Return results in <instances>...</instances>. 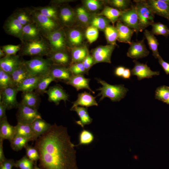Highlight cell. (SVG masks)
<instances>
[{
    "label": "cell",
    "mask_w": 169,
    "mask_h": 169,
    "mask_svg": "<svg viewBox=\"0 0 169 169\" xmlns=\"http://www.w3.org/2000/svg\"><path fill=\"white\" fill-rule=\"evenodd\" d=\"M35 147L44 169H78L76 151L67 128L56 123L36 140Z\"/></svg>",
    "instance_id": "6da1fadb"
},
{
    "label": "cell",
    "mask_w": 169,
    "mask_h": 169,
    "mask_svg": "<svg viewBox=\"0 0 169 169\" xmlns=\"http://www.w3.org/2000/svg\"><path fill=\"white\" fill-rule=\"evenodd\" d=\"M96 79L102 86L96 89L100 91L97 96H101L100 101L107 97L112 102L119 101L125 97L128 91V89L123 84L111 85L100 79Z\"/></svg>",
    "instance_id": "7a4b0ae2"
},
{
    "label": "cell",
    "mask_w": 169,
    "mask_h": 169,
    "mask_svg": "<svg viewBox=\"0 0 169 169\" xmlns=\"http://www.w3.org/2000/svg\"><path fill=\"white\" fill-rule=\"evenodd\" d=\"M23 44L20 50L23 55L40 57L48 56L51 52L48 42L43 37Z\"/></svg>",
    "instance_id": "3957f363"
},
{
    "label": "cell",
    "mask_w": 169,
    "mask_h": 169,
    "mask_svg": "<svg viewBox=\"0 0 169 169\" xmlns=\"http://www.w3.org/2000/svg\"><path fill=\"white\" fill-rule=\"evenodd\" d=\"M24 63L31 74L34 76H44L49 74L53 65L49 59L38 56L24 61Z\"/></svg>",
    "instance_id": "277c9868"
},
{
    "label": "cell",
    "mask_w": 169,
    "mask_h": 169,
    "mask_svg": "<svg viewBox=\"0 0 169 169\" xmlns=\"http://www.w3.org/2000/svg\"><path fill=\"white\" fill-rule=\"evenodd\" d=\"M140 32L154 22V14L148 7L146 0H134Z\"/></svg>",
    "instance_id": "5b68a950"
},
{
    "label": "cell",
    "mask_w": 169,
    "mask_h": 169,
    "mask_svg": "<svg viewBox=\"0 0 169 169\" xmlns=\"http://www.w3.org/2000/svg\"><path fill=\"white\" fill-rule=\"evenodd\" d=\"M31 13L34 23L44 38L49 34L58 29L56 20L44 15L33 8L31 9Z\"/></svg>",
    "instance_id": "8992f818"
},
{
    "label": "cell",
    "mask_w": 169,
    "mask_h": 169,
    "mask_svg": "<svg viewBox=\"0 0 169 169\" xmlns=\"http://www.w3.org/2000/svg\"><path fill=\"white\" fill-rule=\"evenodd\" d=\"M17 113L18 122L31 124L35 120L42 119L40 114L35 109L21 103L19 104Z\"/></svg>",
    "instance_id": "52a82bcc"
},
{
    "label": "cell",
    "mask_w": 169,
    "mask_h": 169,
    "mask_svg": "<svg viewBox=\"0 0 169 169\" xmlns=\"http://www.w3.org/2000/svg\"><path fill=\"white\" fill-rule=\"evenodd\" d=\"M49 44L51 52L64 50L66 39L63 31L58 29L48 34L45 37Z\"/></svg>",
    "instance_id": "ba28073f"
},
{
    "label": "cell",
    "mask_w": 169,
    "mask_h": 169,
    "mask_svg": "<svg viewBox=\"0 0 169 169\" xmlns=\"http://www.w3.org/2000/svg\"><path fill=\"white\" fill-rule=\"evenodd\" d=\"M18 92L16 87H8L0 90V101L6 106L7 110L17 108L19 104L17 99Z\"/></svg>",
    "instance_id": "9c48e42d"
},
{
    "label": "cell",
    "mask_w": 169,
    "mask_h": 169,
    "mask_svg": "<svg viewBox=\"0 0 169 169\" xmlns=\"http://www.w3.org/2000/svg\"><path fill=\"white\" fill-rule=\"evenodd\" d=\"M120 19L124 24L134 30L136 34L140 32L138 15L135 6L132 5L129 9L124 11Z\"/></svg>",
    "instance_id": "30bf717a"
},
{
    "label": "cell",
    "mask_w": 169,
    "mask_h": 169,
    "mask_svg": "<svg viewBox=\"0 0 169 169\" xmlns=\"http://www.w3.org/2000/svg\"><path fill=\"white\" fill-rule=\"evenodd\" d=\"M23 26L12 14L6 20L3 29L6 33L22 40Z\"/></svg>",
    "instance_id": "8fae6325"
},
{
    "label": "cell",
    "mask_w": 169,
    "mask_h": 169,
    "mask_svg": "<svg viewBox=\"0 0 169 169\" xmlns=\"http://www.w3.org/2000/svg\"><path fill=\"white\" fill-rule=\"evenodd\" d=\"M115 47V45L110 44L99 46L95 49L92 53L94 64L100 62L110 63L111 55Z\"/></svg>",
    "instance_id": "7c38bea8"
},
{
    "label": "cell",
    "mask_w": 169,
    "mask_h": 169,
    "mask_svg": "<svg viewBox=\"0 0 169 169\" xmlns=\"http://www.w3.org/2000/svg\"><path fill=\"white\" fill-rule=\"evenodd\" d=\"M144 39L131 42L127 53L128 57L132 59H138L146 57L149 55V51L145 44Z\"/></svg>",
    "instance_id": "4fadbf2b"
},
{
    "label": "cell",
    "mask_w": 169,
    "mask_h": 169,
    "mask_svg": "<svg viewBox=\"0 0 169 169\" xmlns=\"http://www.w3.org/2000/svg\"><path fill=\"white\" fill-rule=\"evenodd\" d=\"M133 62L135 66L131 70V73L133 75L136 76L139 80L151 78L153 76L160 74L159 71L151 70L146 64L140 63L135 59Z\"/></svg>",
    "instance_id": "5bb4252c"
},
{
    "label": "cell",
    "mask_w": 169,
    "mask_h": 169,
    "mask_svg": "<svg viewBox=\"0 0 169 169\" xmlns=\"http://www.w3.org/2000/svg\"><path fill=\"white\" fill-rule=\"evenodd\" d=\"M45 93L48 95L49 101L54 103L56 105H59L61 100L65 102L68 100L69 95L59 85L50 87Z\"/></svg>",
    "instance_id": "9a60e30c"
},
{
    "label": "cell",
    "mask_w": 169,
    "mask_h": 169,
    "mask_svg": "<svg viewBox=\"0 0 169 169\" xmlns=\"http://www.w3.org/2000/svg\"><path fill=\"white\" fill-rule=\"evenodd\" d=\"M23 61L18 55H6L0 59V69L10 74Z\"/></svg>",
    "instance_id": "2e32d148"
},
{
    "label": "cell",
    "mask_w": 169,
    "mask_h": 169,
    "mask_svg": "<svg viewBox=\"0 0 169 169\" xmlns=\"http://www.w3.org/2000/svg\"><path fill=\"white\" fill-rule=\"evenodd\" d=\"M43 36L39 29L34 23L23 26L22 30V43H24L38 39Z\"/></svg>",
    "instance_id": "e0dca14e"
},
{
    "label": "cell",
    "mask_w": 169,
    "mask_h": 169,
    "mask_svg": "<svg viewBox=\"0 0 169 169\" xmlns=\"http://www.w3.org/2000/svg\"><path fill=\"white\" fill-rule=\"evenodd\" d=\"M149 8L154 14L166 19L169 21V6L161 0H146Z\"/></svg>",
    "instance_id": "ac0fdd59"
},
{
    "label": "cell",
    "mask_w": 169,
    "mask_h": 169,
    "mask_svg": "<svg viewBox=\"0 0 169 169\" xmlns=\"http://www.w3.org/2000/svg\"><path fill=\"white\" fill-rule=\"evenodd\" d=\"M90 79L85 78L83 75H73L66 83L75 88L77 91L86 89L93 94L95 92L90 87L89 83Z\"/></svg>",
    "instance_id": "d6986e66"
},
{
    "label": "cell",
    "mask_w": 169,
    "mask_h": 169,
    "mask_svg": "<svg viewBox=\"0 0 169 169\" xmlns=\"http://www.w3.org/2000/svg\"><path fill=\"white\" fill-rule=\"evenodd\" d=\"M10 75L16 88L25 79L32 75L26 66L24 61L22 62Z\"/></svg>",
    "instance_id": "ffe728a7"
},
{
    "label": "cell",
    "mask_w": 169,
    "mask_h": 169,
    "mask_svg": "<svg viewBox=\"0 0 169 169\" xmlns=\"http://www.w3.org/2000/svg\"><path fill=\"white\" fill-rule=\"evenodd\" d=\"M95 98L96 97L85 91L79 93L77 100L73 103L71 108L78 106L86 108L93 106H97L98 104Z\"/></svg>",
    "instance_id": "44dd1931"
},
{
    "label": "cell",
    "mask_w": 169,
    "mask_h": 169,
    "mask_svg": "<svg viewBox=\"0 0 169 169\" xmlns=\"http://www.w3.org/2000/svg\"><path fill=\"white\" fill-rule=\"evenodd\" d=\"M49 74L55 79L67 82L72 75L68 68L64 66L52 65Z\"/></svg>",
    "instance_id": "7402d4cb"
},
{
    "label": "cell",
    "mask_w": 169,
    "mask_h": 169,
    "mask_svg": "<svg viewBox=\"0 0 169 169\" xmlns=\"http://www.w3.org/2000/svg\"><path fill=\"white\" fill-rule=\"evenodd\" d=\"M116 28L118 32V40L121 42L128 44L131 43V39L135 31L120 22L116 24Z\"/></svg>",
    "instance_id": "603a6c76"
},
{
    "label": "cell",
    "mask_w": 169,
    "mask_h": 169,
    "mask_svg": "<svg viewBox=\"0 0 169 169\" xmlns=\"http://www.w3.org/2000/svg\"><path fill=\"white\" fill-rule=\"evenodd\" d=\"M44 76L31 75L27 77L17 87V90L22 92L33 91Z\"/></svg>",
    "instance_id": "cb8c5ba5"
},
{
    "label": "cell",
    "mask_w": 169,
    "mask_h": 169,
    "mask_svg": "<svg viewBox=\"0 0 169 169\" xmlns=\"http://www.w3.org/2000/svg\"><path fill=\"white\" fill-rule=\"evenodd\" d=\"M48 56L53 65L65 67L70 63V57L64 50L51 52Z\"/></svg>",
    "instance_id": "d4e9b609"
},
{
    "label": "cell",
    "mask_w": 169,
    "mask_h": 169,
    "mask_svg": "<svg viewBox=\"0 0 169 169\" xmlns=\"http://www.w3.org/2000/svg\"><path fill=\"white\" fill-rule=\"evenodd\" d=\"M70 110L74 111L77 113L79 120L75 122L81 127L84 128L85 125H89L92 122L93 119L89 115L87 108L78 106L71 108Z\"/></svg>",
    "instance_id": "484cf974"
},
{
    "label": "cell",
    "mask_w": 169,
    "mask_h": 169,
    "mask_svg": "<svg viewBox=\"0 0 169 169\" xmlns=\"http://www.w3.org/2000/svg\"><path fill=\"white\" fill-rule=\"evenodd\" d=\"M14 127L15 136L26 137L29 139L31 141L36 140L38 138L34 134L31 124L18 122Z\"/></svg>",
    "instance_id": "4316f807"
},
{
    "label": "cell",
    "mask_w": 169,
    "mask_h": 169,
    "mask_svg": "<svg viewBox=\"0 0 169 169\" xmlns=\"http://www.w3.org/2000/svg\"><path fill=\"white\" fill-rule=\"evenodd\" d=\"M15 135V127L9 123L7 118L0 120V138L10 141Z\"/></svg>",
    "instance_id": "83f0119b"
},
{
    "label": "cell",
    "mask_w": 169,
    "mask_h": 169,
    "mask_svg": "<svg viewBox=\"0 0 169 169\" xmlns=\"http://www.w3.org/2000/svg\"><path fill=\"white\" fill-rule=\"evenodd\" d=\"M22 104L32 108L38 109L40 103L39 95L35 92H23L22 95Z\"/></svg>",
    "instance_id": "f1b7e54d"
},
{
    "label": "cell",
    "mask_w": 169,
    "mask_h": 169,
    "mask_svg": "<svg viewBox=\"0 0 169 169\" xmlns=\"http://www.w3.org/2000/svg\"><path fill=\"white\" fill-rule=\"evenodd\" d=\"M13 14L23 26L34 23L31 9L25 8L18 9L14 11Z\"/></svg>",
    "instance_id": "f546056e"
},
{
    "label": "cell",
    "mask_w": 169,
    "mask_h": 169,
    "mask_svg": "<svg viewBox=\"0 0 169 169\" xmlns=\"http://www.w3.org/2000/svg\"><path fill=\"white\" fill-rule=\"evenodd\" d=\"M31 125L34 134L38 138L48 131L51 125L42 119H36Z\"/></svg>",
    "instance_id": "4dcf8cb0"
},
{
    "label": "cell",
    "mask_w": 169,
    "mask_h": 169,
    "mask_svg": "<svg viewBox=\"0 0 169 169\" xmlns=\"http://www.w3.org/2000/svg\"><path fill=\"white\" fill-rule=\"evenodd\" d=\"M144 34L147 39L149 48L152 52L153 56L155 58L157 59L160 55L158 52L159 43L157 39L151 32L147 29L145 30Z\"/></svg>",
    "instance_id": "1f68e13d"
},
{
    "label": "cell",
    "mask_w": 169,
    "mask_h": 169,
    "mask_svg": "<svg viewBox=\"0 0 169 169\" xmlns=\"http://www.w3.org/2000/svg\"><path fill=\"white\" fill-rule=\"evenodd\" d=\"M123 11L107 6L105 8L100 14L104 16L114 23L120 18Z\"/></svg>",
    "instance_id": "d6a6232c"
},
{
    "label": "cell",
    "mask_w": 169,
    "mask_h": 169,
    "mask_svg": "<svg viewBox=\"0 0 169 169\" xmlns=\"http://www.w3.org/2000/svg\"><path fill=\"white\" fill-rule=\"evenodd\" d=\"M56 79L49 74L44 76L39 81L35 92L39 95L45 93L46 89L49 84L53 81H56Z\"/></svg>",
    "instance_id": "836d02e7"
},
{
    "label": "cell",
    "mask_w": 169,
    "mask_h": 169,
    "mask_svg": "<svg viewBox=\"0 0 169 169\" xmlns=\"http://www.w3.org/2000/svg\"><path fill=\"white\" fill-rule=\"evenodd\" d=\"M31 141L27 138L24 137L15 136L13 139L10 141L11 148L14 151H18L21 150L28 145V142Z\"/></svg>",
    "instance_id": "e575fe53"
},
{
    "label": "cell",
    "mask_w": 169,
    "mask_h": 169,
    "mask_svg": "<svg viewBox=\"0 0 169 169\" xmlns=\"http://www.w3.org/2000/svg\"><path fill=\"white\" fill-rule=\"evenodd\" d=\"M94 136L90 131L85 129L81 131L79 136V144L76 146L79 145H88L91 144L94 141Z\"/></svg>",
    "instance_id": "d590c367"
},
{
    "label": "cell",
    "mask_w": 169,
    "mask_h": 169,
    "mask_svg": "<svg viewBox=\"0 0 169 169\" xmlns=\"http://www.w3.org/2000/svg\"><path fill=\"white\" fill-rule=\"evenodd\" d=\"M88 55L86 49L84 47L74 49L71 53L72 64L82 62Z\"/></svg>",
    "instance_id": "8d00e7d4"
},
{
    "label": "cell",
    "mask_w": 169,
    "mask_h": 169,
    "mask_svg": "<svg viewBox=\"0 0 169 169\" xmlns=\"http://www.w3.org/2000/svg\"><path fill=\"white\" fill-rule=\"evenodd\" d=\"M33 8L42 14L56 20L58 17L57 12L54 6H48L43 7H33Z\"/></svg>",
    "instance_id": "74e56055"
},
{
    "label": "cell",
    "mask_w": 169,
    "mask_h": 169,
    "mask_svg": "<svg viewBox=\"0 0 169 169\" xmlns=\"http://www.w3.org/2000/svg\"><path fill=\"white\" fill-rule=\"evenodd\" d=\"M10 87H16L11 75L0 69V90Z\"/></svg>",
    "instance_id": "f35d334b"
},
{
    "label": "cell",
    "mask_w": 169,
    "mask_h": 169,
    "mask_svg": "<svg viewBox=\"0 0 169 169\" xmlns=\"http://www.w3.org/2000/svg\"><path fill=\"white\" fill-rule=\"evenodd\" d=\"M151 26V32L154 35H161L165 37L169 36V29L167 26L160 22L154 23Z\"/></svg>",
    "instance_id": "ab89813d"
},
{
    "label": "cell",
    "mask_w": 169,
    "mask_h": 169,
    "mask_svg": "<svg viewBox=\"0 0 169 169\" xmlns=\"http://www.w3.org/2000/svg\"><path fill=\"white\" fill-rule=\"evenodd\" d=\"M105 33L107 42L110 44L115 45L118 36L116 28L108 25L105 29Z\"/></svg>",
    "instance_id": "60d3db41"
},
{
    "label": "cell",
    "mask_w": 169,
    "mask_h": 169,
    "mask_svg": "<svg viewBox=\"0 0 169 169\" xmlns=\"http://www.w3.org/2000/svg\"><path fill=\"white\" fill-rule=\"evenodd\" d=\"M59 17L61 21L64 24H68L71 22L73 20V13L69 8L64 7L60 9Z\"/></svg>",
    "instance_id": "b9f144b4"
},
{
    "label": "cell",
    "mask_w": 169,
    "mask_h": 169,
    "mask_svg": "<svg viewBox=\"0 0 169 169\" xmlns=\"http://www.w3.org/2000/svg\"><path fill=\"white\" fill-rule=\"evenodd\" d=\"M155 98L166 103L169 98V86L163 85L157 88L155 91Z\"/></svg>",
    "instance_id": "7bdbcfd3"
},
{
    "label": "cell",
    "mask_w": 169,
    "mask_h": 169,
    "mask_svg": "<svg viewBox=\"0 0 169 169\" xmlns=\"http://www.w3.org/2000/svg\"><path fill=\"white\" fill-rule=\"evenodd\" d=\"M68 37L69 42L71 44L74 45L80 44L83 40L81 33L76 29L70 30L68 33Z\"/></svg>",
    "instance_id": "ee69618b"
},
{
    "label": "cell",
    "mask_w": 169,
    "mask_h": 169,
    "mask_svg": "<svg viewBox=\"0 0 169 169\" xmlns=\"http://www.w3.org/2000/svg\"><path fill=\"white\" fill-rule=\"evenodd\" d=\"M99 35L98 29L92 26L89 27L85 32V36L88 41L92 43L97 39Z\"/></svg>",
    "instance_id": "f6af8a7d"
},
{
    "label": "cell",
    "mask_w": 169,
    "mask_h": 169,
    "mask_svg": "<svg viewBox=\"0 0 169 169\" xmlns=\"http://www.w3.org/2000/svg\"><path fill=\"white\" fill-rule=\"evenodd\" d=\"M73 75H83L87 72L82 62L71 64L68 68Z\"/></svg>",
    "instance_id": "bcb514c9"
},
{
    "label": "cell",
    "mask_w": 169,
    "mask_h": 169,
    "mask_svg": "<svg viewBox=\"0 0 169 169\" xmlns=\"http://www.w3.org/2000/svg\"><path fill=\"white\" fill-rule=\"evenodd\" d=\"M33 161L24 156L16 161L15 166L20 169H33Z\"/></svg>",
    "instance_id": "7dc6e473"
},
{
    "label": "cell",
    "mask_w": 169,
    "mask_h": 169,
    "mask_svg": "<svg viewBox=\"0 0 169 169\" xmlns=\"http://www.w3.org/2000/svg\"><path fill=\"white\" fill-rule=\"evenodd\" d=\"M108 21L106 19L101 17H96L93 18L91 22L92 26L98 29H105L108 26Z\"/></svg>",
    "instance_id": "c3c4849f"
},
{
    "label": "cell",
    "mask_w": 169,
    "mask_h": 169,
    "mask_svg": "<svg viewBox=\"0 0 169 169\" xmlns=\"http://www.w3.org/2000/svg\"><path fill=\"white\" fill-rule=\"evenodd\" d=\"M21 48V45L20 44H8L2 46L1 49L6 55H16V53L20 50Z\"/></svg>",
    "instance_id": "681fc988"
},
{
    "label": "cell",
    "mask_w": 169,
    "mask_h": 169,
    "mask_svg": "<svg viewBox=\"0 0 169 169\" xmlns=\"http://www.w3.org/2000/svg\"><path fill=\"white\" fill-rule=\"evenodd\" d=\"M27 156L33 161H36L39 159V154L37 150L35 147L28 145L25 147Z\"/></svg>",
    "instance_id": "f907efd6"
},
{
    "label": "cell",
    "mask_w": 169,
    "mask_h": 169,
    "mask_svg": "<svg viewBox=\"0 0 169 169\" xmlns=\"http://www.w3.org/2000/svg\"><path fill=\"white\" fill-rule=\"evenodd\" d=\"M110 3L114 7L126 11L130 8L129 6H131V0H113L110 1Z\"/></svg>",
    "instance_id": "816d5d0a"
},
{
    "label": "cell",
    "mask_w": 169,
    "mask_h": 169,
    "mask_svg": "<svg viewBox=\"0 0 169 169\" xmlns=\"http://www.w3.org/2000/svg\"><path fill=\"white\" fill-rule=\"evenodd\" d=\"M76 12L79 19L83 23H87L89 20V15L84 8L79 7L76 10Z\"/></svg>",
    "instance_id": "f5cc1de1"
},
{
    "label": "cell",
    "mask_w": 169,
    "mask_h": 169,
    "mask_svg": "<svg viewBox=\"0 0 169 169\" xmlns=\"http://www.w3.org/2000/svg\"><path fill=\"white\" fill-rule=\"evenodd\" d=\"M85 4L87 8L92 11L97 10L100 6L99 2L96 0H87L85 2Z\"/></svg>",
    "instance_id": "db71d44e"
},
{
    "label": "cell",
    "mask_w": 169,
    "mask_h": 169,
    "mask_svg": "<svg viewBox=\"0 0 169 169\" xmlns=\"http://www.w3.org/2000/svg\"><path fill=\"white\" fill-rule=\"evenodd\" d=\"M15 166V163L13 159H6L0 163V169H12Z\"/></svg>",
    "instance_id": "11a10c76"
},
{
    "label": "cell",
    "mask_w": 169,
    "mask_h": 169,
    "mask_svg": "<svg viewBox=\"0 0 169 169\" xmlns=\"http://www.w3.org/2000/svg\"><path fill=\"white\" fill-rule=\"evenodd\" d=\"M87 72L88 70L94 64V60L92 56L88 55L82 62Z\"/></svg>",
    "instance_id": "9f6ffc18"
},
{
    "label": "cell",
    "mask_w": 169,
    "mask_h": 169,
    "mask_svg": "<svg viewBox=\"0 0 169 169\" xmlns=\"http://www.w3.org/2000/svg\"><path fill=\"white\" fill-rule=\"evenodd\" d=\"M158 62L166 74H169V63L164 61L159 55L157 58Z\"/></svg>",
    "instance_id": "6f0895ef"
},
{
    "label": "cell",
    "mask_w": 169,
    "mask_h": 169,
    "mask_svg": "<svg viewBox=\"0 0 169 169\" xmlns=\"http://www.w3.org/2000/svg\"><path fill=\"white\" fill-rule=\"evenodd\" d=\"M7 110L6 105L0 101V120L7 118L6 113Z\"/></svg>",
    "instance_id": "680465c9"
},
{
    "label": "cell",
    "mask_w": 169,
    "mask_h": 169,
    "mask_svg": "<svg viewBox=\"0 0 169 169\" xmlns=\"http://www.w3.org/2000/svg\"><path fill=\"white\" fill-rule=\"evenodd\" d=\"M3 140L0 138V163L4 161L6 159L4 156L3 150Z\"/></svg>",
    "instance_id": "91938a15"
},
{
    "label": "cell",
    "mask_w": 169,
    "mask_h": 169,
    "mask_svg": "<svg viewBox=\"0 0 169 169\" xmlns=\"http://www.w3.org/2000/svg\"><path fill=\"white\" fill-rule=\"evenodd\" d=\"M125 69V68L122 66L117 67L115 71V74L118 77H122Z\"/></svg>",
    "instance_id": "94428289"
},
{
    "label": "cell",
    "mask_w": 169,
    "mask_h": 169,
    "mask_svg": "<svg viewBox=\"0 0 169 169\" xmlns=\"http://www.w3.org/2000/svg\"><path fill=\"white\" fill-rule=\"evenodd\" d=\"M131 71L128 68L125 69L122 77L125 79H129L131 76Z\"/></svg>",
    "instance_id": "6125c7cd"
},
{
    "label": "cell",
    "mask_w": 169,
    "mask_h": 169,
    "mask_svg": "<svg viewBox=\"0 0 169 169\" xmlns=\"http://www.w3.org/2000/svg\"><path fill=\"white\" fill-rule=\"evenodd\" d=\"M6 54L0 48V59L3 58L6 56Z\"/></svg>",
    "instance_id": "be15d7a7"
},
{
    "label": "cell",
    "mask_w": 169,
    "mask_h": 169,
    "mask_svg": "<svg viewBox=\"0 0 169 169\" xmlns=\"http://www.w3.org/2000/svg\"><path fill=\"white\" fill-rule=\"evenodd\" d=\"M161 1L164 2L169 6V0H161Z\"/></svg>",
    "instance_id": "e7e4bbea"
},
{
    "label": "cell",
    "mask_w": 169,
    "mask_h": 169,
    "mask_svg": "<svg viewBox=\"0 0 169 169\" xmlns=\"http://www.w3.org/2000/svg\"><path fill=\"white\" fill-rule=\"evenodd\" d=\"M166 104L169 105V98L166 102Z\"/></svg>",
    "instance_id": "03108f58"
},
{
    "label": "cell",
    "mask_w": 169,
    "mask_h": 169,
    "mask_svg": "<svg viewBox=\"0 0 169 169\" xmlns=\"http://www.w3.org/2000/svg\"><path fill=\"white\" fill-rule=\"evenodd\" d=\"M34 169H40V168L38 167H35Z\"/></svg>",
    "instance_id": "003e7915"
}]
</instances>
